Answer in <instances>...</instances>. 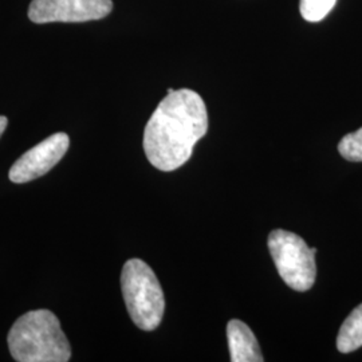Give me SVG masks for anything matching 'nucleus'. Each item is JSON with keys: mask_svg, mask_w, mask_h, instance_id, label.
I'll use <instances>...</instances> for the list:
<instances>
[{"mask_svg": "<svg viewBox=\"0 0 362 362\" xmlns=\"http://www.w3.org/2000/svg\"><path fill=\"white\" fill-rule=\"evenodd\" d=\"M207 130V107L203 98L189 89L170 91L145 127V155L155 168L172 172L192 157L194 145Z\"/></svg>", "mask_w": 362, "mask_h": 362, "instance_id": "obj_1", "label": "nucleus"}, {"mask_svg": "<svg viewBox=\"0 0 362 362\" xmlns=\"http://www.w3.org/2000/svg\"><path fill=\"white\" fill-rule=\"evenodd\" d=\"M8 348L18 362H66L71 348L59 320L49 310L28 311L8 333Z\"/></svg>", "mask_w": 362, "mask_h": 362, "instance_id": "obj_2", "label": "nucleus"}, {"mask_svg": "<svg viewBox=\"0 0 362 362\" xmlns=\"http://www.w3.org/2000/svg\"><path fill=\"white\" fill-rule=\"evenodd\" d=\"M121 288L134 325L145 332L155 330L163 321L165 300L153 270L141 259H129L122 269Z\"/></svg>", "mask_w": 362, "mask_h": 362, "instance_id": "obj_3", "label": "nucleus"}, {"mask_svg": "<svg viewBox=\"0 0 362 362\" xmlns=\"http://www.w3.org/2000/svg\"><path fill=\"white\" fill-rule=\"evenodd\" d=\"M269 250L286 285L303 293L310 290L317 276L315 252L297 233L275 230L269 235Z\"/></svg>", "mask_w": 362, "mask_h": 362, "instance_id": "obj_4", "label": "nucleus"}, {"mask_svg": "<svg viewBox=\"0 0 362 362\" xmlns=\"http://www.w3.org/2000/svg\"><path fill=\"white\" fill-rule=\"evenodd\" d=\"M113 10L112 0H33L28 18L37 25L98 21Z\"/></svg>", "mask_w": 362, "mask_h": 362, "instance_id": "obj_5", "label": "nucleus"}, {"mask_svg": "<svg viewBox=\"0 0 362 362\" xmlns=\"http://www.w3.org/2000/svg\"><path fill=\"white\" fill-rule=\"evenodd\" d=\"M70 145L66 133H55L35 145L15 161L8 177L15 184L35 180L52 170L65 156Z\"/></svg>", "mask_w": 362, "mask_h": 362, "instance_id": "obj_6", "label": "nucleus"}, {"mask_svg": "<svg viewBox=\"0 0 362 362\" xmlns=\"http://www.w3.org/2000/svg\"><path fill=\"white\" fill-rule=\"evenodd\" d=\"M228 348L233 362H262L263 357L258 341L252 330L239 320H231L227 325Z\"/></svg>", "mask_w": 362, "mask_h": 362, "instance_id": "obj_7", "label": "nucleus"}, {"mask_svg": "<svg viewBox=\"0 0 362 362\" xmlns=\"http://www.w3.org/2000/svg\"><path fill=\"white\" fill-rule=\"evenodd\" d=\"M362 346V303L350 313L337 337V348L341 353H351Z\"/></svg>", "mask_w": 362, "mask_h": 362, "instance_id": "obj_8", "label": "nucleus"}, {"mask_svg": "<svg viewBox=\"0 0 362 362\" xmlns=\"http://www.w3.org/2000/svg\"><path fill=\"white\" fill-rule=\"evenodd\" d=\"M337 0H300L299 10L308 22H320L333 10Z\"/></svg>", "mask_w": 362, "mask_h": 362, "instance_id": "obj_9", "label": "nucleus"}, {"mask_svg": "<svg viewBox=\"0 0 362 362\" xmlns=\"http://www.w3.org/2000/svg\"><path fill=\"white\" fill-rule=\"evenodd\" d=\"M338 152L351 163H362V128L346 134L339 144Z\"/></svg>", "mask_w": 362, "mask_h": 362, "instance_id": "obj_10", "label": "nucleus"}, {"mask_svg": "<svg viewBox=\"0 0 362 362\" xmlns=\"http://www.w3.org/2000/svg\"><path fill=\"white\" fill-rule=\"evenodd\" d=\"M7 124H8L7 117L0 116V137H1V134L4 133L6 128H7Z\"/></svg>", "mask_w": 362, "mask_h": 362, "instance_id": "obj_11", "label": "nucleus"}]
</instances>
